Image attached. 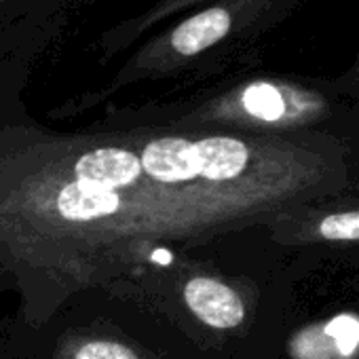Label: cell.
I'll list each match as a JSON object with an SVG mask.
<instances>
[{"instance_id":"obj_1","label":"cell","mask_w":359,"mask_h":359,"mask_svg":"<svg viewBox=\"0 0 359 359\" xmlns=\"http://www.w3.org/2000/svg\"><path fill=\"white\" fill-rule=\"evenodd\" d=\"M24 89H0V298L13 300L3 317L22 327L167 252L359 187V154L334 137L66 131L34 121Z\"/></svg>"},{"instance_id":"obj_2","label":"cell","mask_w":359,"mask_h":359,"mask_svg":"<svg viewBox=\"0 0 359 359\" xmlns=\"http://www.w3.org/2000/svg\"><path fill=\"white\" fill-rule=\"evenodd\" d=\"M300 281L260 226L167 252L102 290L146 306L214 359H281Z\"/></svg>"},{"instance_id":"obj_3","label":"cell","mask_w":359,"mask_h":359,"mask_svg":"<svg viewBox=\"0 0 359 359\" xmlns=\"http://www.w3.org/2000/svg\"><path fill=\"white\" fill-rule=\"evenodd\" d=\"M95 125L323 135L359 152V118L334 79L292 72L243 70L175 97L106 104Z\"/></svg>"},{"instance_id":"obj_4","label":"cell","mask_w":359,"mask_h":359,"mask_svg":"<svg viewBox=\"0 0 359 359\" xmlns=\"http://www.w3.org/2000/svg\"><path fill=\"white\" fill-rule=\"evenodd\" d=\"M309 0H214L133 47L118 70L100 89L66 100L55 118L85 114L127 89L163 83H214L248 70L266 36L287 22Z\"/></svg>"},{"instance_id":"obj_5","label":"cell","mask_w":359,"mask_h":359,"mask_svg":"<svg viewBox=\"0 0 359 359\" xmlns=\"http://www.w3.org/2000/svg\"><path fill=\"white\" fill-rule=\"evenodd\" d=\"M0 359H214L146 306L110 290L68 298L39 327L0 317Z\"/></svg>"},{"instance_id":"obj_6","label":"cell","mask_w":359,"mask_h":359,"mask_svg":"<svg viewBox=\"0 0 359 359\" xmlns=\"http://www.w3.org/2000/svg\"><path fill=\"white\" fill-rule=\"evenodd\" d=\"M262 231L302 279L321 271H359V187L290 208Z\"/></svg>"},{"instance_id":"obj_7","label":"cell","mask_w":359,"mask_h":359,"mask_svg":"<svg viewBox=\"0 0 359 359\" xmlns=\"http://www.w3.org/2000/svg\"><path fill=\"white\" fill-rule=\"evenodd\" d=\"M214 0H154V3L140 13L125 18L104 30L95 41L97 62L110 64L112 60L127 55L133 47H137L146 36L161 30L169 22L182 18Z\"/></svg>"},{"instance_id":"obj_8","label":"cell","mask_w":359,"mask_h":359,"mask_svg":"<svg viewBox=\"0 0 359 359\" xmlns=\"http://www.w3.org/2000/svg\"><path fill=\"white\" fill-rule=\"evenodd\" d=\"M89 5V0H0V18L32 20L64 13H76Z\"/></svg>"},{"instance_id":"obj_9","label":"cell","mask_w":359,"mask_h":359,"mask_svg":"<svg viewBox=\"0 0 359 359\" xmlns=\"http://www.w3.org/2000/svg\"><path fill=\"white\" fill-rule=\"evenodd\" d=\"M26 51V36L18 24L0 20V85L15 76Z\"/></svg>"},{"instance_id":"obj_10","label":"cell","mask_w":359,"mask_h":359,"mask_svg":"<svg viewBox=\"0 0 359 359\" xmlns=\"http://www.w3.org/2000/svg\"><path fill=\"white\" fill-rule=\"evenodd\" d=\"M332 79H334V85H336L338 93L351 104L353 112L359 118V49H357L355 60L351 62V66L344 72H340L338 76H332Z\"/></svg>"},{"instance_id":"obj_11","label":"cell","mask_w":359,"mask_h":359,"mask_svg":"<svg viewBox=\"0 0 359 359\" xmlns=\"http://www.w3.org/2000/svg\"><path fill=\"white\" fill-rule=\"evenodd\" d=\"M344 359H359V340L353 344V348L348 351V355H346Z\"/></svg>"}]
</instances>
